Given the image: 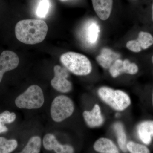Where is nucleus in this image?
<instances>
[{"label": "nucleus", "instance_id": "f257e3e1", "mask_svg": "<svg viewBox=\"0 0 153 153\" xmlns=\"http://www.w3.org/2000/svg\"><path fill=\"white\" fill-rule=\"evenodd\" d=\"M47 23L39 19H26L19 21L15 27V34L20 42L27 44H36L42 42L47 36Z\"/></svg>", "mask_w": 153, "mask_h": 153}, {"label": "nucleus", "instance_id": "f03ea898", "mask_svg": "<svg viewBox=\"0 0 153 153\" xmlns=\"http://www.w3.org/2000/svg\"><path fill=\"white\" fill-rule=\"evenodd\" d=\"M60 62L67 70L75 75L85 76L90 74L92 66L85 55L76 52H69L60 56Z\"/></svg>", "mask_w": 153, "mask_h": 153}, {"label": "nucleus", "instance_id": "7ed1b4c3", "mask_svg": "<svg viewBox=\"0 0 153 153\" xmlns=\"http://www.w3.org/2000/svg\"><path fill=\"white\" fill-rule=\"evenodd\" d=\"M98 94L102 101L115 110L123 111L131 104L129 97L122 91L102 87L99 89Z\"/></svg>", "mask_w": 153, "mask_h": 153}, {"label": "nucleus", "instance_id": "20e7f679", "mask_svg": "<svg viewBox=\"0 0 153 153\" xmlns=\"http://www.w3.org/2000/svg\"><path fill=\"white\" fill-rule=\"evenodd\" d=\"M44 102L43 91L41 87L36 85L30 86L15 100V103L18 108L28 109L40 108Z\"/></svg>", "mask_w": 153, "mask_h": 153}, {"label": "nucleus", "instance_id": "39448f33", "mask_svg": "<svg viewBox=\"0 0 153 153\" xmlns=\"http://www.w3.org/2000/svg\"><path fill=\"white\" fill-rule=\"evenodd\" d=\"M74 111V105L71 99L64 95L55 97L51 105V117L56 122H60L71 116Z\"/></svg>", "mask_w": 153, "mask_h": 153}, {"label": "nucleus", "instance_id": "423d86ee", "mask_svg": "<svg viewBox=\"0 0 153 153\" xmlns=\"http://www.w3.org/2000/svg\"><path fill=\"white\" fill-rule=\"evenodd\" d=\"M54 71L55 76L51 81L53 88L62 93L69 92L72 88V85L67 79L69 75L67 69L59 65H56L54 67Z\"/></svg>", "mask_w": 153, "mask_h": 153}, {"label": "nucleus", "instance_id": "0eeeda50", "mask_svg": "<svg viewBox=\"0 0 153 153\" xmlns=\"http://www.w3.org/2000/svg\"><path fill=\"white\" fill-rule=\"evenodd\" d=\"M19 56L10 50L3 51L0 56V83L5 72L13 70L19 66Z\"/></svg>", "mask_w": 153, "mask_h": 153}, {"label": "nucleus", "instance_id": "6e6552de", "mask_svg": "<svg viewBox=\"0 0 153 153\" xmlns=\"http://www.w3.org/2000/svg\"><path fill=\"white\" fill-rule=\"evenodd\" d=\"M109 69L111 75L114 78L123 73L134 74L138 71V67L135 63H131L128 60L119 59L116 60Z\"/></svg>", "mask_w": 153, "mask_h": 153}, {"label": "nucleus", "instance_id": "1a4fd4ad", "mask_svg": "<svg viewBox=\"0 0 153 153\" xmlns=\"http://www.w3.org/2000/svg\"><path fill=\"white\" fill-rule=\"evenodd\" d=\"M43 145L46 149L54 151L56 153H74V149L72 146L60 144L52 134L45 135L43 139Z\"/></svg>", "mask_w": 153, "mask_h": 153}, {"label": "nucleus", "instance_id": "9d476101", "mask_svg": "<svg viewBox=\"0 0 153 153\" xmlns=\"http://www.w3.org/2000/svg\"><path fill=\"white\" fill-rule=\"evenodd\" d=\"M94 10L99 18L105 21L112 11L113 0H91Z\"/></svg>", "mask_w": 153, "mask_h": 153}, {"label": "nucleus", "instance_id": "9b49d317", "mask_svg": "<svg viewBox=\"0 0 153 153\" xmlns=\"http://www.w3.org/2000/svg\"><path fill=\"white\" fill-rule=\"evenodd\" d=\"M83 117L88 126L91 128L100 126L104 121L100 107L97 104L95 105L93 109L90 111H84Z\"/></svg>", "mask_w": 153, "mask_h": 153}, {"label": "nucleus", "instance_id": "f8f14e48", "mask_svg": "<svg viewBox=\"0 0 153 153\" xmlns=\"http://www.w3.org/2000/svg\"><path fill=\"white\" fill-rule=\"evenodd\" d=\"M120 57L119 54L110 49L105 48L102 49L100 55L97 57L96 60L102 68L108 69Z\"/></svg>", "mask_w": 153, "mask_h": 153}, {"label": "nucleus", "instance_id": "ddd939ff", "mask_svg": "<svg viewBox=\"0 0 153 153\" xmlns=\"http://www.w3.org/2000/svg\"><path fill=\"white\" fill-rule=\"evenodd\" d=\"M138 134L144 143L149 145L153 137V121H145L141 123L137 128Z\"/></svg>", "mask_w": 153, "mask_h": 153}, {"label": "nucleus", "instance_id": "4468645a", "mask_svg": "<svg viewBox=\"0 0 153 153\" xmlns=\"http://www.w3.org/2000/svg\"><path fill=\"white\" fill-rule=\"evenodd\" d=\"M94 149L100 153H120L118 149L111 140L106 138H100L94 143Z\"/></svg>", "mask_w": 153, "mask_h": 153}, {"label": "nucleus", "instance_id": "2eb2a0df", "mask_svg": "<svg viewBox=\"0 0 153 153\" xmlns=\"http://www.w3.org/2000/svg\"><path fill=\"white\" fill-rule=\"evenodd\" d=\"M100 29L98 24L95 22L88 23L85 29V37L88 44H95L98 40Z\"/></svg>", "mask_w": 153, "mask_h": 153}, {"label": "nucleus", "instance_id": "dca6fc26", "mask_svg": "<svg viewBox=\"0 0 153 153\" xmlns=\"http://www.w3.org/2000/svg\"><path fill=\"white\" fill-rule=\"evenodd\" d=\"M114 128L117 136L119 146L123 152H126L128 151L126 148L127 137L123 125L120 123H116L114 125Z\"/></svg>", "mask_w": 153, "mask_h": 153}, {"label": "nucleus", "instance_id": "f3484780", "mask_svg": "<svg viewBox=\"0 0 153 153\" xmlns=\"http://www.w3.org/2000/svg\"><path fill=\"white\" fill-rule=\"evenodd\" d=\"M41 139L38 136L31 137L21 152L19 153H39L41 150Z\"/></svg>", "mask_w": 153, "mask_h": 153}, {"label": "nucleus", "instance_id": "a211bd4d", "mask_svg": "<svg viewBox=\"0 0 153 153\" xmlns=\"http://www.w3.org/2000/svg\"><path fill=\"white\" fill-rule=\"evenodd\" d=\"M16 114L8 111H4L0 114V133L8 131V129L5 126V124L11 123L16 120Z\"/></svg>", "mask_w": 153, "mask_h": 153}, {"label": "nucleus", "instance_id": "6ab92c4d", "mask_svg": "<svg viewBox=\"0 0 153 153\" xmlns=\"http://www.w3.org/2000/svg\"><path fill=\"white\" fill-rule=\"evenodd\" d=\"M17 146L18 142L16 140L0 137V153H10L16 149Z\"/></svg>", "mask_w": 153, "mask_h": 153}, {"label": "nucleus", "instance_id": "aec40b11", "mask_svg": "<svg viewBox=\"0 0 153 153\" xmlns=\"http://www.w3.org/2000/svg\"><path fill=\"white\" fill-rule=\"evenodd\" d=\"M137 41L142 49H148L153 44V37L149 33L141 32L139 33Z\"/></svg>", "mask_w": 153, "mask_h": 153}, {"label": "nucleus", "instance_id": "412c9836", "mask_svg": "<svg viewBox=\"0 0 153 153\" xmlns=\"http://www.w3.org/2000/svg\"><path fill=\"white\" fill-rule=\"evenodd\" d=\"M126 148L130 153H150L149 150L146 146L133 141L128 143Z\"/></svg>", "mask_w": 153, "mask_h": 153}, {"label": "nucleus", "instance_id": "4be33fe9", "mask_svg": "<svg viewBox=\"0 0 153 153\" xmlns=\"http://www.w3.org/2000/svg\"><path fill=\"white\" fill-rule=\"evenodd\" d=\"M49 7V4L48 0H42L39 3L37 8V16L40 18H44L48 13Z\"/></svg>", "mask_w": 153, "mask_h": 153}, {"label": "nucleus", "instance_id": "5701e85b", "mask_svg": "<svg viewBox=\"0 0 153 153\" xmlns=\"http://www.w3.org/2000/svg\"><path fill=\"white\" fill-rule=\"evenodd\" d=\"M126 47L129 50L134 52H140L142 50L137 40L128 41L126 44Z\"/></svg>", "mask_w": 153, "mask_h": 153}, {"label": "nucleus", "instance_id": "b1692460", "mask_svg": "<svg viewBox=\"0 0 153 153\" xmlns=\"http://www.w3.org/2000/svg\"><path fill=\"white\" fill-rule=\"evenodd\" d=\"M152 20L153 21V1L152 3Z\"/></svg>", "mask_w": 153, "mask_h": 153}, {"label": "nucleus", "instance_id": "393cba45", "mask_svg": "<svg viewBox=\"0 0 153 153\" xmlns=\"http://www.w3.org/2000/svg\"><path fill=\"white\" fill-rule=\"evenodd\" d=\"M152 63H153V56H152Z\"/></svg>", "mask_w": 153, "mask_h": 153}, {"label": "nucleus", "instance_id": "a878e982", "mask_svg": "<svg viewBox=\"0 0 153 153\" xmlns=\"http://www.w3.org/2000/svg\"><path fill=\"white\" fill-rule=\"evenodd\" d=\"M152 104H153V94H152Z\"/></svg>", "mask_w": 153, "mask_h": 153}]
</instances>
